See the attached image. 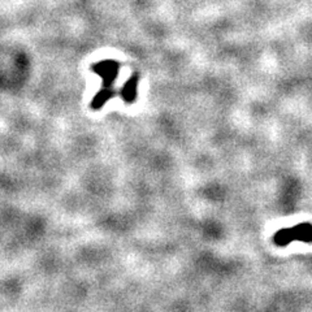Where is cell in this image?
<instances>
[{
	"label": "cell",
	"instance_id": "cell-1",
	"mask_svg": "<svg viewBox=\"0 0 312 312\" xmlns=\"http://www.w3.org/2000/svg\"><path fill=\"white\" fill-rule=\"evenodd\" d=\"M277 246H288L294 241L312 242V225L311 224H299L293 228H285L277 231L273 237Z\"/></svg>",
	"mask_w": 312,
	"mask_h": 312
},
{
	"label": "cell",
	"instance_id": "cell-2",
	"mask_svg": "<svg viewBox=\"0 0 312 312\" xmlns=\"http://www.w3.org/2000/svg\"><path fill=\"white\" fill-rule=\"evenodd\" d=\"M93 69L95 70L96 74H99L103 78L104 87H109L112 82L114 81V78L117 77L119 65L114 61H102V63L94 65Z\"/></svg>",
	"mask_w": 312,
	"mask_h": 312
},
{
	"label": "cell",
	"instance_id": "cell-3",
	"mask_svg": "<svg viewBox=\"0 0 312 312\" xmlns=\"http://www.w3.org/2000/svg\"><path fill=\"white\" fill-rule=\"evenodd\" d=\"M113 91L111 90V89H108V87H105L104 90H100L99 93L96 94L95 98L93 99V102H91V107H93L94 109H99L102 108L103 105L105 104V103L108 102L109 99H111L112 96H113Z\"/></svg>",
	"mask_w": 312,
	"mask_h": 312
},
{
	"label": "cell",
	"instance_id": "cell-4",
	"mask_svg": "<svg viewBox=\"0 0 312 312\" xmlns=\"http://www.w3.org/2000/svg\"><path fill=\"white\" fill-rule=\"evenodd\" d=\"M123 98L128 103H132L137 98V78H130L123 89Z\"/></svg>",
	"mask_w": 312,
	"mask_h": 312
}]
</instances>
